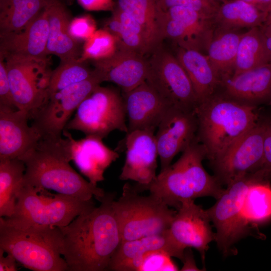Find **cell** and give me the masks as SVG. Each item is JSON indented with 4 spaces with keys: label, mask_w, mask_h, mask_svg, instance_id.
Returning <instances> with one entry per match:
<instances>
[{
    "label": "cell",
    "mask_w": 271,
    "mask_h": 271,
    "mask_svg": "<svg viewBox=\"0 0 271 271\" xmlns=\"http://www.w3.org/2000/svg\"><path fill=\"white\" fill-rule=\"evenodd\" d=\"M115 193H106L100 205L59 227L62 237L61 255L68 271L108 270L121 242L112 202Z\"/></svg>",
    "instance_id": "6da1fadb"
},
{
    "label": "cell",
    "mask_w": 271,
    "mask_h": 271,
    "mask_svg": "<svg viewBox=\"0 0 271 271\" xmlns=\"http://www.w3.org/2000/svg\"><path fill=\"white\" fill-rule=\"evenodd\" d=\"M19 159L26 166L23 185H31L40 191L53 190L85 201L94 196L99 201L106 194L70 165L72 155L67 137L57 141L40 140L36 149Z\"/></svg>",
    "instance_id": "7a4b0ae2"
},
{
    "label": "cell",
    "mask_w": 271,
    "mask_h": 271,
    "mask_svg": "<svg viewBox=\"0 0 271 271\" xmlns=\"http://www.w3.org/2000/svg\"><path fill=\"white\" fill-rule=\"evenodd\" d=\"M196 140L212 162L259 121L256 106L217 92L200 102L195 109Z\"/></svg>",
    "instance_id": "3957f363"
},
{
    "label": "cell",
    "mask_w": 271,
    "mask_h": 271,
    "mask_svg": "<svg viewBox=\"0 0 271 271\" xmlns=\"http://www.w3.org/2000/svg\"><path fill=\"white\" fill-rule=\"evenodd\" d=\"M206 158L202 146L196 139L182 152L179 160L163 171L149 184L132 185L141 193L149 190L168 206L178 210L183 200L210 196L218 198L224 191L215 176L209 175L202 162Z\"/></svg>",
    "instance_id": "277c9868"
},
{
    "label": "cell",
    "mask_w": 271,
    "mask_h": 271,
    "mask_svg": "<svg viewBox=\"0 0 271 271\" xmlns=\"http://www.w3.org/2000/svg\"><path fill=\"white\" fill-rule=\"evenodd\" d=\"M0 248L34 271H68L61 257L62 237L57 226L18 227L0 220Z\"/></svg>",
    "instance_id": "5b68a950"
},
{
    "label": "cell",
    "mask_w": 271,
    "mask_h": 271,
    "mask_svg": "<svg viewBox=\"0 0 271 271\" xmlns=\"http://www.w3.org/2000/svg\"><path fill=\"white\" fill-rule=\"evenodd\" d=\"M40 190L23 185L17 199L15 213L0 220L14 227L30 226L63 227L78 216L89 212L96 206L92 200L59 194L53 196L39 195Z\"/></svg>",
    "instance_id": "8992f818"
},
{
    "label": "cell",
    "mask_w": 271,
    "mask_h": 271,
    "mask_svg": "<svg viewBox=\"0 0 271 271\" xmlns=\"http://www.w3.org/2000/svg\"><path fill=\"white\" fill-rule=\"evenodd\" d=\"M139 193L126 183L121 196L112 202L121 242L162 233L169 228L177 212L154 194Z\"/></svg>",
    "instance_id": "52a82bcc"
},
{
    "label": "cell",
    "mask_w": 271,
    "mask_h": 271,
    "mask_svg": "<svg viewBox=\"0 0 271 271\" xmlns=\"http://www.w3.org/2000/svg\"><path fill=\"white\" fill-rule=\"evenodd\" d=\"M126 118L122 95L114 88L99 85L81 102L64 129L103 139L114 130L127 133Z\"/></svg>",
    "instance_id": "ba28073f"
},
{
    "label": "cell",
    "mask_w": 271,
    "mask_h": 271,
    "mask_svg": "<svg viewBox=\"0 0 271 271\" xmlns=\"http://www.w3.org/2000/svg\"><path fill=\"white\" fill-rule=\"evenodd\" d=\"M0 55L6 63L15 106L29 112L31 119L49 97L53 71L49 59Z\"/></svg>",
    "instance_id": "9c48e42d"
},
{
    "label": "cell",
    "mask_w": 271,
    "mask_h": 271,
    "mask_svg": "<svg viewBox=\"0 0 271 271\" xmlns=\"http://www.w3.org/2000/svg\"><path fill=\"white\" fill-rule=\"evenodd\" d=\"M257 181L263 180L254 172L229 184L215 204L206 210L216 229L215 241L224 256L236 253L233 245L249 232V224L243 219L241 210L248 189Z\"/></svg>",
    "instance_id": "30bf717a"
},
{
    "label": "cell",
    "mask_w": 271,
    "mask_h": 271,
    "mask_svg": "<svg viewBox=\"0 0 271 271\" xmlns=\"http://www.w3.org/2000/svg\"><path fill=\"white\" fill-rule=\"evenodd\" d=\"M149 56L146 81L172 106L195 110L198 98L176 56L164 48L163 44Z\"/></svg>",
    "instance_id": "8fae6325"
},
{
    "label": "cell",
    "mask_w": 271,
    "mask_h": 271,
    "mask_svg": "<svg viewBox=\"0 0 271 271\" xmlns=\"http://www.w3.org/2000/svg\"><path fill=\"white\" fill-rule=\"evenodd\" d=\"M101 83L94 72L87 79L50 94L46 104L31 118V125L40 134V140L57 141L62 139V132L73 113Z\"/></svg>",
    "instance_id": "7c38bea8"
},
{
    "label": "cell",
    "mask_w": 271,
    "mask_h": 271,
    "mask_svg": "<svg viewBox=\"0 0 271 271\" xmlns=\"http://www.w3.org/2000/svg\"><path fill=\"white\" fill-rule=\"evenodd\" d=\"M268 123L258 121L221 156L211 162L215 176L221 185L227 186L261 168Z\"/></svg>",
    "instance_id": "4fadbf2b"
},
{
    "label": "cell",
    "mask_w": 271,
    "mask_h": 271,
    "mask_svg": "<svg viewBox=\"0 0 271 271\" xmlns=\"http://www.w3.org/2000/svg\"><path fill=\"white\" fill-rule=\"evenodd\" d=\"M206 210L195 203L193 199L182 201L167 231L179 251L184 254L189 247L200 253L203 263L209 244L215 240Z\"/></svg>",
    "instance_id": "5bb4252c"
},
{
    "label": "cell",
    "mask_w": 271,
    "mask_h": 271,
    "mask_svg": "<svg viewBox=\"0 0 271 271\" xmlns=\"http://www.w3.org/2000/svg\"><path fill=\"white\" fill-rule=\"evenodd\" d=\"M155 134L161 171L168 167L174 158L196 138L195 110L171 106L160 123Z\"/></svg>",
    "instance_id": "9a60e30c"
},
{
    "label": "cell",
    "mask_w": 271,
    "mask_h": 271,
    "mask_svg": "<svg viewBox=\"0 0 271 271\" xmlns=\"http://www.w3.org/2000/svg\"><path fill=\"white\" fill-rule=\"evenodd\" d=\"M154 132L136 130L127 132L118 145H123L125 160L119 176L120 180H132L147 185L156 177L159 156Z\"/></svg>",
    "instance_id": "2e32d148"
},
{
    "label": "cell",
    "mask_w": 271,
    "mask_h": 271,
    "mask_svg": "<svg viewBox=\"0 0 271 271\" xmlns=\"http://www.w3.org/2000/svg\"><path fill=\"white\" fill-rule=\"evenodd\" d=\"M26 111L0 106V159H20L36 148L41 137Z\"/></svg>",
    "instance_id": "e0dca14e"
},
{
    "label": "cell",
    "mask_w": 271,
    "mask_h": 271,
    "mask_svg": "<svg viewBox=\"0 0 271 271\" xmlns=\"http://www.w3.org/2000/svg\"><path fill=\"white\" fill-rule=\"evenodd\" d=\"M122 97L128 122L127 132L136 130L155 132L172 106L146 81L123 93Z\"/></svg>",
    "instance_id": "ac0fdd59"
},
{
    "label": "cell",
    "mask_w": 271,
    "mask_h": 271,
    "mask_svg": "<svg viewBox=\"0 0 271 271\" xmlns=\"http://www.w3.org/2000/svg\"><path fill=\"white\" fill-rule=\"evenodd\" d=\"M94 71L102 82L117 84L123 93L134 89L146 80L148 63L145 56L133 51L117 49L104 60L94 61Z\"/></svg>",
    "instance_id": "d6986e66"
},
{
    "label": "cell",
    "mask_w": 271,
    "mask_h": 271,
    "mask_svg": "<svg viewBox=\"0 0 271 271\" xmlns=\"http://www.w3.org/2000/svg\"><path fill=\"white\" fill-rule=\"evenodd\" d=\"M48 5L24 29L17 32L0 34V55L38 59L47 58Z\"/></svg>",
    "instance_id": "ffe728a7"
},
{
    "label": "cell",
    "mask_w": 271,
    "mask_h": 271,
    "mask_svg": "<svg viewBox=\"0 0 271 271\" xmlns=\"http://www.w3.org/2000/svg\"><path fill=\"white\" fill-rule=\"evenodd\" d=\"M72 161L93 185L104 180V173L119 157L118 152L106 146L102 138L86 136L75 140L70 133Z\"/></svg>",
    "instance_id": "44dd1931"
},
{
    "label": "cell",
    "mask_w": 271,
    "mask_h": 271,
    "mask_svg": "<svg viewBox=\"0 0 271 271\" xmlns=\"http://www.w3.org/2000/svg\"><path fill=\"white\" fill-rule=\"evenodd\" d=\"M220 87L223 95L242 103L254 105L270 100L271 63L233 76Z\"/></svg>",
    "instance_id": "7402d4cb"
},
{
    "label": "cell",
    "mask_w": 271,
    "mask_h": 271,
    "mask_svg": "<svg viewBox=\"0 0 271 271\" xmlns=\"http://www.w3.org/2000/svg\"><path fill=\"white\" fill-rule=\"evenodd\" d=\"M175 56L193 85L199 103L217 92L221 81L206 55L177 47Z\"/></svg>",
    "instance_id": "603a6c76"
},
{
    "label": "cell",
    "mask_w": 271,
    "mask_h": 271,
    "mask_svg": "<svg viewBox=\"0 0 271 271\" xmlns=\"http://www.w3.org/2000/svg\"><path fill=\"white\" fill-rule=\"evenodd\" d=\"M49 33L47 54L58 57L61 62L77 59L81 55L78 42L69 34V15L58 0L48 5Z\"/></svg>",
    "instance_id": "cb8c5ba5"
},
{
    "label": "cell",
    "mask_w": 271,
    "mask_h": 271,
    "mask_svg": "<svg viewBox=\"0 0 271 271\" xmlns=\"http://www.w3.org/2000/svg\"><path fill=\"white\" fill-rule=\"evenodd\" d=\"M243 33L241 31L215 29L207 47L206 55L221 86L233 75L238 46Z\"/></svg>",
    "instance_id": "d4e9b609"
},
{
    "label": "cell",
    "mask_w": 271,
    "mask_h": 271,
    "mask_svg": "<svg viewBox=\"0 0 271 271\" xmlns=\"http://www.w3.org/2000/svg\"><path fill=\"white\" fill-rule=\"evenodd\" d=\"M267 13L241 0H229L220 4L214 18L215 29L241 31L260 27Z\"/></svg>",
    "instance_id": "484cf974"
},
{
    "label": "cell",
    "mask_w": 271,
    "mask_h": 271,
    "mask_svg": "<svg viewBox=\"0 0 271 271\" xmlns=\"http://www.w3.org/2000/svg\"><path fill=\"white\" fill-rule=\"evenodd\" d=\"M167 230L162 233L121 242L111 259L108 270H113L119 263L152 251L165 252L183 261L184 254L178 249Z\"/></svg>",
    "instance_id": "4316f807"
},
{
    "label": "cell",
    "mask_w": 271,
    "mask_h": 271,
    "mask_svg": "<svg viewBox=\"0 0 271 271\" xmlns=\"http://www.w3.org/2000/svg\"><path fill=\"white\" fill-rule=\"evenodd\" d=\"M51 0H0V34L24 29Z\"/></svg>",
    "instance_id": "83f0119b"
},
{
    "label": "cell",
    "mask_w": 271,
    "mask_h": 271,
    "mask_svg": "<svg viewBox=\"0 0 271 271\" xmlns=\"http://www.w3.org/2000/svg\"><path fill=\"white\" fill-rule=\"evenodd\" d=\"M25 170L21 159H0V217H10L15 213Z\"/></svg>",
    "instance_id": "f1b7e54d"
},
{
    "label": "cell",
    "mask_w": 271,
    "mask_h": 271,
    "mask_svg": "<svg viewBox=\"0 0 271 271\" xmlns=\"http://www.w3.org/2000/svg\"><path fill=\"white\" fill-rule=\"evenodd\" d=\"M134 19L142 27L148 55L162 44L163 40L154 0H117V7Z\"/></svg>",
    "instance_id": "f546056e"
},
{
    "label": "cell",
    "mask_w": 271,
    "mask_h": 271,
    "mask_svg": "<svg viewBox=\"0 0 271 271\" xmlns=\"http://www.w3.org/2000/svg\"><path fill=\"white\" fill-rule=\"evenodd\" d=\"M269 63L270 57L259 27L243 32L238 46L232 77Z\"/></svg>",
    "instance_id": "4dcf8cb0"
},
{
    "label": "cell",
    "mask_w": 271,
    "mask_h": 271,
    "mask_svg": "<svg viewBox=\"0 0 271 271\" xmlns=\"http://www.w3.org/2000/svg\"><path fill=\"white\" fill-rule=\"evenodd\" d=\"M241 213L248 224L265 222L271 218V187L269 182L257 181L248 189Z\"/></svg>",
    "instance_id": "1f68e13d"
},
{
    "label": "cell",
    "mask_w": 271,
    "mask_h": 271,
    "mask_svg": "<svg viewBox=\"0 0 271 271\" xmlns=\"http://www.w3.org/2000/svg\"><path fill=\"white\" fill-rule=\"evenodd\" d=\"M94 73L93 69H90L78 59L61 62L59 66L52 72L49 96L70 85L87 79Z\"/></svg>",
    "instance_id": "d6a6232c"
},
{
    "label": "cell",
    "mask_w": 271,
    "mask_h": 271,
    "mask_svg": "<svg viewBox=\"0 0 271 271\" xmlns=\"http://www.w3.org/2000/svg\"><path fill=\"white\" fill-rule=\"evenodd\" d=\"M117 50V44L114 36L104 28L99 29L84 42L78 60L82 62L89 60H104L114 55Z\"/></svg>",
    "instance_id": "836d02e7"
},
{
    "label": "cell",
    "mask_w": 271,
    "mask_h": 271,
    "mask_svg": "<svg viewBox=\"0 0 271 271\" xmlns=\"http://www.w3.org/2000/svg\"><path fill=\"white\" fill-rule=\"evenodd\" d=\"M104 28L115 38L117 49L133 51L144 56L148 55L144 39L126 27L113 16L105 22Z\"/></svg>",
    "instance_id": "e575fe53"
},
{
    "label": "cell",
    "mask_w": 271,
    "mask_h": 271,
    "mask_svg": "<svg viewBox=\"0 0 271 271\" xmlns=\"http://www.w3.org/2000/svg\"><path fill=\"white\" fill-rule=\"evenodd\" d=\"M157 13L174 7L193 9L202 15L214 19L220 4L213 0H154Z\"/></svg>",
    "instance_id": "d590c367"
},
{
    "label": "cell",
    "mask_w": 271,
    "mask_h": 271,
    "mask_svg": "<svg viewBox=\"0 0 271 271\" xmlns=\"http://www.w3.org/2000/svg\"><path fill=\"white\" fill-rule=\"evenodd\" d=\"M168 254L162 251H152L144 254L140 271L178 270Z\"/></svg>",
    "instance_id": "8d00e7d4"
},
{
    "label": "cell",
    "mask_w": 271,
    "mask_h": 271,
    "mask_svg": "<svg viewBox=\"0 0 271 271\" xmlns=\"http://www.w3.org/2000/svg\"><path fill=\"white\" fill-rule=\"evenodd\" d=\"M97 30L96 22L89 15L76 17L70 20L68 31L70 36L77 42H84Z\"/></svg>",
    "instance_id": "74e56055"
},
{
    "label": "cell",
    "mask_w": 271,
    "mask_h": 271,
    "mask_svg": "<svg viewBox=\"0 0 271 271\" xmlns=\"http://www.w3.org/2000/svg\"><path fill=\"white\" fill-rule=\"evenodd\" d=\"M0 106L17 109L12 93L4 58L0 55Z\"/></svg>",
    "instance_id": "f35d334b"
},
{
    "label": "cell",
    "mask_w": 271,
    "mask_h": 271,
    "mask_svg": "<svg viewBox=\"0 0 271 271\" xmlns=\"http://www.w3.org/2000/svg\"><path fill=\"white\" fill-rule=\"evenodd\" d=\"M257 171L264 181L269 182L271 179V121L268 123L264 137L262 165Z\"/></svg>",
    "instance_id": "ab89813d"
},
{
    "label": "cell",
    "mask_w": 271,
    "mask_h": 271,
    "mask_svg": "<svg viewBox=\"0 0 271 271\" xmlns=\"http://www.w3.org/2000/svg\"><path fill=\"white\" fill-rule=\"evenodd\" d=\"M79 4L89 11L114 10L113 0H77Z\"/></svg>",
    "instance_id": "60d3db41"
},
{
    "label": "cell",
    "mask_w": 271,
    "mask_h": 271,
    "mask_svg": "<svg viewBox=\"0 0 271 271\" xmlns=\"http://www.w3.org/2000/svg\"><path fill=\"white\" fill-rule=\"evenodd\" d=\"M5 251L0 248V271H17L18 268L17 260L11 254L7 253L5 256Z\"/></svg>",
    "instance_id": "b9f144b4"
},
{
    "label": "cell",
    "mask_w": 271,
    "mask_h": 271,
    "mask_svg": "<svg viewBox=\"0 0 271 271\" xmlns=\"http://www.w3.org/2000/svg\"><path fill=\"white\" fill-rule=\"evenodd\" d=\"M182 262L184 265L181 270H200L196 266L191 249H188V248L185 250L184 257Z\"/></svg>",
    "instance_id": "7bdbcfd3"
},
{
    "label": "cell",
    "mask_w": 271,
    "mask_h": 271,
    "mask_svg": "<svg viewBox=\"0 0 271 271\" xmlns=\"http://www.w3.org/2000/svg\"><path fill=\"white\" fill-rule=\"evenodd\" d=\"M259 28L263 35L271 63V22L264 23Z\"/></svg>",
    "instance_id": "ee69618b"
},
{
    "label": "cell",
    "mask_w": 271,
    "mask_h": 271,
    "mask_svg": "<svg viewBox=\"0 0 271 271\" xmlns=\"http://www.w3.org/2000/svg\"><path fill=\"white\" fill-rule=\"evenodd\" d=\"M271 22V3L267 10V17L264 23Z\"/></svg>",
    "instance_id": "f6af8a7d"
},
{
    "label": "cell",
    "mask_w": 271,
    "mask_h": 271,
    "mask_svg": "<svg viewBox=\"0 0 271 271\" xmlns=\"http://www.w3.org/2000/svg\"><path fill=\"white\" fill-rule=\"evenodd\" d=\"M256 7V0H241Z\"/></svg>",
    "instance_id": "bcb514c9"
},
{
    "label": "cell",
    "mask_w": 271,
    "mask_h": 271,
    "mask_svg": "<svg viewBox=\"0 0 271 271\" xmlns=\"http://www.w3.org/2000/svg\"><path fill=\"white\" fill-rule=\"evenodd\" d=\"M213 1H214V2H217V3L220 4H222L223 3L225 2L226 1H228L229 0H213Z\"/></svg>",
    "instance_id": "7dc6e473"
},
{
    "label": "cell",
    "mask_w": 271,
    "mask_h": 271,
    "mask_svg": "<svg viewBox=\"0 0 271 271\" xmlns=\"http://www.w3.org/2000/svg\"><path fill=\"white\" fill-rule=\"evenodd\" d=\"M270 104H271V99H270Z\"/></svg>",
    "instance_id": "c3c4849f"
}]
</instances>
